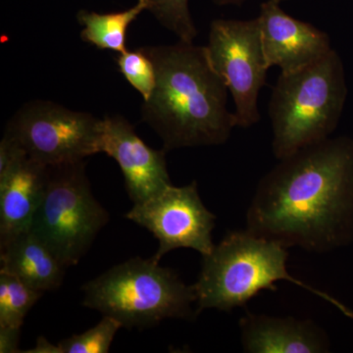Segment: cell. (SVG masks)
<instances>
[{"label": "cell", "instance_id": "6da1fadb", "mask_svg": "<svg viewBox=\"0 0 353 353\" xmlns=\"http://www.w3.org/2000/svg\"><path fill=\"white\" fill-rule=\"evenodd\" d=\"M260 180L246 230L285 248L328 252L353 241V139L328 138L279 160Z\"/></svg>", "mask_w": 353, "mask_h": 353}, {"label": "cell", "instance_id": "7a4b0ae2", "mask_svg": "<svg viewBox=\"0 0 353 353\" xmlns=\"http://www.w3.org/2000/svg\"><path fill=\"white\" fill-rule=\"evenodd\" d=\"M157 83L141 117L157 132L165 152L224 145L236 127L228 109L226 83L213 68L205 46L194 43L145 46Z\"/></svg>", "mask_w": 353, "mask_h": 353}, {"label": "cell", "instance_id": "3957f363", "mask_svg": "<svg viewBox=\"0 0 353 353\" xmlns=\"http://www.w3.org/2000/svg\"><path fill=\"white\" fill-rule=\"evenodd\" d=\"M288 257L285 246L248 230L228 234L210 254L202 256L201 273L192 285L197 314L204 309L230 311L240 307L261 290H276L275 283L284 280L309 290L353 318L352 310L338 299L292 277L287 268Z\"/></svg>", "mask_w": 353, "mask_h": 353}, {"label": "cell", "instance_id": "277c9868", "mask_svg": "<svg viewBox=\"0 0 353 353\" xmlns=\"http://www.w3.org/2000/svg\"><path fill=\"white\" fill-rule=\"evenodd\" d=\"M345 69L333 50L316 63L280 74L272 90V150L278 160L330 138L340 122L347 99Z\"/></svg>", "mask_w": 353, "mask_h": 353}, {"label": "cell", "instance_id": "5b68a950", "mask_svg": "<svg viewBox=\"0 0 353 353\" xmlns=\"http://www.w3.org/2000/svg\"><path fill=\"white\" fill-rule=\"evenodd\" d=\"M83 305L118 320L127 329H146L165 319H194L196 296L176 272L152 257L115 265L83 285Z\"/></svg>", "mask_w": 353, "mask_h": 353}, {"label": "cell", "instance_id": "8992f818", "mask_svg": "<svg viewBox=\"0 0 353 353\" xmlns=\"http://www.w3.org/2000/svg\"><path fill=\"white\" fill-rule=\"evenodd\" d=\"M108 210L92 194L85 160L48 166V180L30 230L68 268L85 256L102 228Z\"/></svg>", "mask_w": 353, "mask_h": 353}, {"label": "cell", "instance_id": "52a82bcc", "mask_svg": "<svg viewBox=\"0 0 353 353\" xmlns=\"http://www.w3.org/2000/svg\"><path fill=\"white\" fill-rule=\"evenodd\" d=\"M103 120L50 101L24 104L4 134L32 159L46 166L73 163L101 153Z\"/></svg>", "mask_w": 353, "mask_h": 353}, {"label": "cell", "instance_id": "ba28073f", "mask_svg": "<svg viewBox=\"0 0 353 353\" xmlns=\"http://www.w3.org/2000/svg\"><path fill=\"white\" fill-rule=\"evenodd\" d=\"M205 48L213 68L233 97L236 127L246 129L259 123V92L270 69L262 48L259 18L212 21Z\"/></svg>", "mask_w": 353, "mask_h": 353}, {"label": "cell", "instance_id": "9c48e42d", "mask_svg": "<svg viewBox=\"0 0 353 353\" xmlns=\"http://www.w3.org/2000/svg\"><path fill=\"white\" fill-rule=\"evenodd\" d=\"M125 217L157 239L159 245L152 256L157 262L178 248H192L202 256L214 250L216 216L202 202L196 182L183 187L170 185L148 201L134 203Z\"/></svg>", "mask_w": 353, "mask_h": 353}, {"label": "cell", "instance_id": "30bf717a", "mask_svg": "<svg viewBox=\"0 0 353 353\" xmlns=\"http://www.w3.org/2000/svg\"><path fill=\"white\" fill-rule=\"evenodd\" d=\"M102 120L99 152L119 165L134 204L148 201L172 185L164 150L146 145L123 116L108 115Z\"/></svg>", "mask_w": 353, "mask_h": 353}, {"label": "cell", "instance_id": "8fae6325", "mask_svg": "<svg viewBox=\"0 0 353 353\" xmlns=\"http://www.w3.org/2000/svg\"><path fill=\"white\" fill-rule=\"evenodd\" d=\"M278 0L260 6L259 17L267 64L281 74L301 71L321 60L332 50L329 34L310 23L297 20L281 8Z\"/></svg>", "mask_w": 353, "mask_h": 353}, {"label": "cell", "instance_id": "7c38bea8", "mask_svg": "<svg viewBox=\"0 0 353 353\" xmlns=\"http://www.w3.org/2000/svg\"><path fill=\"white\" fill-rule=\"evenodd\" d=\"M48 180V166L20 148L0 164V243L31 228Z\"/></svg>", "mask_w": 353, "mask_h": 353}, {"label": "cell", "instance_id": "4fadbf2b", "mask_svg": "<svg viewBox=\"0 0 353 353\" xmlns=\"http://www.w3.org/2000/svg\"><path fill=\"white\" fill-rule=\"evenodd\" d=\"M243 350L250 353L328 352L327 334L307 320L246 314L240 321Z\"/></svg>", "mask_w": 353, "mask_h": 353}, {"label": "cell", "instance_id": "5bb4252c", "mask_svg": "<svg viewBox=\"0 0 353 353\" xmlns=\"http://www.w3.org/2000/svg\"><path fill=\"white\" fill-rule=\"evenodd\" d=\"M0 271L43 294L61 285L67 268L31 230L0 243Z\"/></svg>", "mask_w": 353, "mask_h": 353}, {"label": "cell", "instance_id": "9a60e30c", "mask_svg": "<svg viewBox=\"0 0 353 353\" xmlns=\"http://www.w3.org/2000/svg\"><path fill=\"white\" fill-rule=\"evenodd\" d=\"M148 0H138L131 8L118 12L102 14L80 10L77 14V19L83 27L81 38L85 43L101 50L125 52L128 50V29L143 11H148Z\"/></svg>", "mask_w": 353, "mask_h": 353}, {"label": "cell", "instance_id": "2e32d148", "mask_svg": "<svg viewBox=\"0 0 353 353\" xmlns=\"http://www.w3.org/2000/svg\"><path fill=\"white\" fill-rule=\"evenodd\" d=\"M43 296V292L19 278L0 271V326L21 328L26 316Z\"/></svg>", "mask_w": 353, "mask_h": 353}, {"label": "cell", "instance_id": "e0dca14e", "mask_svg": "<svg viewBox=\"0 0 353 353\" xmlns=\"http://www.w3.org/2000/svg\"><path fill=\"white\" fill-rule=\"evenodd\" d=\"M116 63L127 82L141 94L143 101H148L154 90L157 72L145 48L118 53Z\"/></svg>", "mask_w": 353, "mask_h": 353}, {"label": "cell", "instance_id": "ac0fdd59", "mask_svg": "<svg viewBox=\"0 0 353 353\" xmlns=\"http://www.w3.org/2000/svg\"><path fill=\"white\" fill-rule=\"evenodd\" d=\"M148 11L179 41L194 43L197 29L190 12L189 0H148Z\"/></svg>", "mask_w": 353, "mask_h": 353}, {"label": "cell", "instance_id": "d6986e66", "mask_svg": "<svg viewBox=\"0 0 353 353\" xmlns=\"http://www.w3.org/2000/svg\"><path fill=\"white\" fill-rule=\"evenodd\" d=\"M122 324L110 316H103L94 328L73 334L58 343L61 353H108Z\"/></svg>", "mask_w": 353, "mask_h": 353}, {"label": "cell", "instance_id": "ffe728a7", "mask_svg": "<svg viewBox=\"0 0 353 353\" xmlns=\"http://www.w3.org/2000/svg\"><path fill=\"white\" fill-rule=\"evenodd\" d=\"M21 328L11 326H0V352H20L19 343Z\"/></svg>", "mask_w": 353, "mask_h": 353}, {"label": "cell", "instance_id": "44dd1931", "mask_svg": "<svg viewBox=\"0 0 353 353\" xmlns=\"http://www.w3.org/2000/svg\"><path fill=\"white\" fill-rule=\"evenodd\" d=\"M23 352L29 353H61L60 347L58 345H53L50 343L43 336H39L37 341L36 347L32 348L31 350H26Z\"/></svg>", "mask_w": 353, "mask_h": 353}, {"label": "cell", "instance_id": "7402d4cb", "mask_svg": "<svg viewBox=\"0 0 353 353\" xmlns=\"http://www.w3.org/2000/svg\"><path fill=\"white\" fill-rule=\"evenodd\" d=\"M245 0H212L213 3L218 6H240ZM279 2L285 1V0H278Z\"/></svg>", "mask_w": 353, "mask_h": 353}]
</instances>
